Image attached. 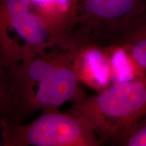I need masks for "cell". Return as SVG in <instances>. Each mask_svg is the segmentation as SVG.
<instances>
[{"label": "cell", "mask_w": 146, "mask_h": 146, "mask_svg": "<svg viewBox=\"0 0 146 146\" xmlns=\"http://www.w3.org/2000/svg\"><path fill=\"white\" fill-rule=\"evenodd\" d=\"M110 66L112 84L121 83L142 79L146 73L136 62L124 45L104 46Z\"/></svg>", "instance_id": "ba28073f"}, {"label": "cell", "mask_w": 146, "mask_h": 146, "mask_svg": "<svg viewBox=\"0 0 146 146\" xmlns=\"http://www.w3.org/2000/svg\"><path fill=\"white\" fill-rule=\"evenodd\" d=\"M146 12V0H77L66 36L79 43L121 45L126 31Z\"/></svg>", "instance_id": "277c9868"}, {"label": "cell", "mask_w": 146, "mask_h": 146, "mask_svg": "<svg viewBox=\"0 0 146 146\" xmlns=\"http://www.w3.org/2000/svg\"><path fill=\"white\" fill-rule=\"evenodd\" d=\"M121 45L127 47L136 62L146 73V12L128 28Z\"/></svg>", "instance_id": "9c48e42d"}, {"label": "cell", "mask_w": 146, "mask_h": 146, "mask_svg": "<svg viewBox=\"0 0 146 146\" xmlns=\"http://www.w3.org/2000/svg\"><path fill=\"white\" fill-rule=\"evenodd\" d=\"M10 107V78L8 70L0 64V118H4Z\"/></svg>", "instance_id": "8fae6325"}, {"label": "cell", "mask_w": 146, "mask_h": 146, "mask_svg": "<svg viewBox=\"0 0 146 146\" xmlns=\"http://www.w3.org/2000/svg\"><path fill=\"white\" fill-rule=\"evenodd\" d=\"M79 47L68 39L52 43L8 70L10 107L3 118L23 123L39 111H58L86 96L76 72Z\"/></svg>", "instance_id": "6da1fadb"}, {"label": "cell", "mask_w": 146, "mask_h": 146, "mask_svg": "<svg viewBox=\"0 0 146 146\" xmlns=\"http://www.w3.org/2000/svg\"><path fill=\"white\" fill-rule=\"evenodd\" d=\"M86 120L68 112H43L29 123L0 118V146H99Z\"/></svg>", "instance_id": "3957f363"}, {"label": "cell", "mask_w": 146, "mask_h": 146, "mask_svg": "<svg viewBox=\"0 0 146 146\" xmlns=\"http://www.w3.org/2000/svg\"><path fill=\"white\" fill-rule=\"evenodd\" d=\"M112 145L146 146V116L116 139Z\"/></svg>", "instance_id": "30bf717a"}, {"label": "cell", "mask_w": 146, "mask_h": 146, "mask_svg": "<svg viewBox=\"0 0 146 146\" xmlns=\"http://www.w3.org/2000/svg\"><path fill=\"white\" fill-rule=\"evenodd\" d=\"M55 43L29 0H0V64L7 70Z\"/></svg>", "instance_id": "5b68a950"}, {"label": "cell", "mask_w": 146, "mask_h": 146, "mask_svg": "<svg viewBox=\"0 0 146 146\" xmlns=\"http://www.w3.org/2000/svg\"><path fill=\"white\" fill-rule=\"evenodd\" d=\"M81 83L101 91L112 85V75L104 46L89 43L78 50L75 60Z\"/></svg>", "instance_id": "8992f818"}, {"label": "cell", "mask_w": 146, "mask_h": 146, "mask_svg": "<svg viewBox=\"0 0 146 146\" xmlns=\"http://www.w3.org/2000/svg\"><path fill=\"white\" fill-rule=\"evenodd\" d=\"M32 10L57 42L65 37L76 13L77 0H29Z\"/></svg>", "instance_id": "52a82bcc"}, {"label": "cell", "mask_w": 146, "mask_h": 146, "mask_svg": "<svg viewBox=\"0 0 146 146\" xmlns=\"http://www.w3.org/2000/svg\"><path fill=\"white\" fill-rule=\"evenodd\" d=\"M67 112L86 120L102 144L112 145L146 116V77L113 83L73 102Z\"/></svg>", "instance_id": "7a4b0ae2"}]
</instances>
